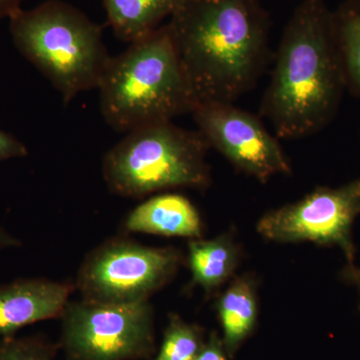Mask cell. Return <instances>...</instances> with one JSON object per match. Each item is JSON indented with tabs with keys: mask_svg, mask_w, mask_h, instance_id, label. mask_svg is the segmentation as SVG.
<instances>
[{
	"mask_svg": "<svg viewBox=\"0 0 360 360\" xmlns=\"http://www.w3.org/2000/svg\"><path fill=\"white\" fill-rule=\"evenodd\" d=\"M168 30L196 104L233 103L255 84L269 51L258 0H184Z\"/></svg>",
	"mask_w": 360,
	"mask_h": 360,
	"instance_id": "cell-1",
	"label": "cell"
},
{
	"mask_svg": "<svg viewBox=\"0 0 360 360\" xmlns=\"http://www.w3.org/2000/svg\"><path fill=\"white\" fill-rule=\"evenodd\" d=\"M345 87L333 13L323 0H302L284 30L262 115L277 139L309 136L333 120Z\"/></svg>",
	"mask_w": 360,
	"mask_h": 360,
	"instance_id": "cell-2",
	"label": "cell"
},
{
	"mask_svg": "<svg viewBox=\"0 0 360 360\" xmlns=\"http://www.w3.org/2000/svg\"><path fill=\"white\" fill-rule=\"evenodd\" d=\"M98 89L104 120L124 134L172 122L196 105L167 25L111 58Z\"/></svg>",
	"mask_w": 360,
	"mask_h": 360,
	"instance_id": "cell-3",
	"label": "cell"
},
{
	"mask_svg": "<svg viewBox=\"0 0 360 360\" xmlns=\"http://www.w3.org/2000/svg\"><path fill=\"white\" fill-rule=\"evenodd\" d=\"M16 49L58 90L65 104L80 92L98 89L111 56L103 30L77 7L47 0L11 18Z\"/></svg>",
	"mask_w": 360,
	"mask_h": 360,
	"instance_id": "cell-4",
	"label": "cell"
},
{
	"mask_svg": "<svg viewBox=\"0 0 360 360\" xmlns=\"http://www.w3.org/2000/svg\"><path fill=\"white\" fill-rule=\"evenodd\" d=\"M198 130L155 123L127 132L106 153L103 179L112 193L141 198L176 188L205 191L212 184L210 149Z\"/></svg>",
	"mask_w": 360,
	"mask_h": 360,
	"instance_id": "cell-5",
	"label": "cell"
},
{
	"mask_svg": "<svg viewBox=\"0 0 360 360\" xmlns=\"http://www.w3.org/2000/svg\"><path fill=\"white\" fill-rule=\"evenodd\" d=\"M186 262L174 246L155 248L116 236L103 241L80 265L75 290L82 300L99 304L148 302Z\"/></svg>",
	"mask_w": 360,
	"mask_h": 360,
	"instance_id": "cell-6",
	"label": "cell"
},
{
	"mask_svg": "<svg viewBox=\"0 0 360 360\" xmlns=\"http://www.w3.org/2000/svg\"><path fill=\"white\" fill-rule=\"evenodd\" d=\"M59 349L65 360H149L156 354L150 302H70L61 315Z\"/></svg>",
	"mask_w": 360,
	"mask_h": 360,
	"instance_id": "cell-7",
	"label": "cell"
},
{
	"mask_svg": "<svg viewBox=\"0 0 360 360\" xmlns=\"http://www.w3.org/2000/svg\"><path fill=\"white\" fill-rule=\"evenodd\" d=\"M359 215L357 179L338 187H317L302 200L269 210L258 220L257 231L272 243L340 248L347 264H354L352 229Z\"/></svg>",
	"mask_w": 360,
	"mask_h": 360,
	"instance_id": "cell-8",
	"label": "cell"
},
{
	"mask_svg": "<svg viewBox=\"0 0 360 360\" xmlns=\"http://www.w3.org/2000/svg\"><path fill=\"white\" fill-rule=\"evenodd\" d=\"M198 131L236 169L262 184L291 172L283 148L262 120L233 103H198L191 111Z\"/></svg>",
	"mask_w": 360,
	"mask_h": 360,
	"instance_id": "cell-9",
	"label": "cell"
},
{
	"mask_svg": "<svg viewBox=\"0 0 360 360\" xmlns=\"http://www.w3.org/2000/svg\"><path fill=\"white\" fill-rule=\"evenodd\" d=\"M75 290L70 281L41 277L0 286V336H13L30 324L60 319Z\"/></svg>",
	"mask_w": 360,
	"mask_h": 360,
	"instance_id": "cell-10",
	"label": "cell"
},
{
	"mask_svg": "<svg viewBox=\"0 0 360 360\" xmlns=\"http://www.w3.org/2000/svg\"><path fill=\"white\" fill-rule=\"evenodd\" d=\"M123 231L167 238H202L200 213L181 194L160 193L136 206L122 224Z\"/></svg>",
	"mask_w": 360,
	"mask_h": 360,
	"instance_id": "cell-11",
	"label": "cell"
},
{
	"mask_svg": "<svg viewBox=\"0 0 360 360\" xmlns=\"http://www.w3.org/2000/svg\"><path fill=\"white\" fill-rule=\"evenodd\" d=\"M243 248L233 229L210 239H191L186 264L191 270L188 290L200 288L206 300L217 297L221 288L236 276Z\"/></svg>",
	"mask_w": 360,
	"mask_h": 360,
	"instance_id": "cell-12",
	"label": "cell"
},
{
	"mask_svg": "<svg viewBox=\"0 0 360 360\" xmlns=\"http://www.w3.org/2000/svg\"><path fill=\"white\" fill-rule=\"evenodd\" d=\"M215 310L225 352L232 360L257 330L259 316L257 276L252 274L234 276L217 296Z\"/></svg>",
	"mask_w": 360,
	"mask_h": 360,
	"instance_id": "cell-13",
	"label": "cell"
},
{
	"mask_svg": "<svg viewBox=\"0 0 360 360\" xmlns=\"http://www.w3.org/2000/svg\"><path fill=\"white\" fill-rule=\"evenodd\" d=\"M115 37L131 44L158 30L184 0H101Z\"/></svg>",
	"mask_w": 360,
	"mask_h": 360,
	"instance_id": "cell-14",
	"label": "cell"
},
{
	"mask_svg": "<svg viewBox=\"0 0 360 360\" xmlns=\"http://www.w3.org/2000/svg\"><path fill=\"white\" fill-rule=\"evenodd\" d=\"M345 84L360 97V1L347 0L333 13Z\"/></svg>",
	"mask_w": 360,
	"mask_h": 360,
	"instance_id": "cell-15",
	"label": "cell"
},
{
	"mask_svg": "<svg viewBox=\"0 0 360 360\" xmlns=\"http://www.w3.org/2000/svg\"><path fill=\"white\" fill-rule=\"evenodd\" d=\"M205 329L169 314L162 342L151 360H194L206 341Z\"/></svg>",
	"mask_w": 360,
	"mask_h": 360,
	"instance_id": "cell-16",
	"label": "cell"
},
{
	"mask_svg": "<svg viewBox=\"0 0 360 360\" xmlns=\"http://www.w3.org/2000/svg\"><path fill=\"white\" fill-rule=\"evenodd\" d=\"M58 342L39 335L0 340V360H56Z\"/></svg>",
	"mask_w": 360,
	"mask_h": 360,
	"instance_id": "cell-17",
	"label": "cell"
},
{
	"mask_svg": "<svg viewBox=\"0 0 360 360\" xmlns=\"http://www.w3.org/2000/svg\"><path fill=\"white\" fill-rule=\"evenodd\" d=\"M194 360H231L225 352L219 331L212 330L208 335L202 349Z\"/></svg>",
	"mask_w": 360,
	"mask_h": 360,
	"instance_id": "cell-18",
	"label": "cell"
},
{
	"mask_svg": "<svg viewBox=\"0 0 360 360\" xmlns=\"http://www.w3.org/2000/svg\"><path fill=\"white\" fill-rule=\"evenodd\" d=\"M28 149L13 134L0 130V161L25 158Z\"/></svg>",
	"mask_w": 360,
	"mask_h": 360,
	"instance_id": "cell-19",
	"label": "cell"
},
{
	"mask_svg": "<svg viewBox=\"0 0 360 360\" xmlns=\"http://www.w3.org/2000/svg\"><path fill=\"white\" fill-rule=\"evenodd\" d=\"M341 278L345 283L352 284L359 290L360 295V267L356 266L355 264H347L340 272ZM360 310V302H359Z\"/></svg>",
	"mask_w": 360,
	"mask_h": 360,
	"instance_id": "cell-20",
	"label": "cell"
},
{
	"mask_svg": "<svg viewBox=\"0 0 360 360\" xmlns=\"http://www.w3.org/2000/svg\"><path fill=\"white\" fill-rule=\"evenodd\" d=\"M23 0H0V20L11 18L14 13L21 9V2Z\"/></svg>",
	"mask_w": 360,
	"mask_h": 360,
	"instance_id": "cell-21",
	"label": "cell"
},
{
	"mask_svg": "<svg viewBox=\"0 0 360 360\" xmlns=\"http://www.w3.org/2000/svg\"><path fill=\"white\" fill-rule=\"evenodd\" d=\"M22 245L20 239L14 238L4 227L0 226V250L11 248H20Z\"/></svg>",
	"mask_w": 360,
	"mask_h": 360,
	"instance_id": "cell-22",
	"label": "cell"
},
{
	"mask_svg": "<svg viewBox=\"0 0 360 360\" xmlns=\"http://www.w3.org/2000/svg\"><path fill=\"white\" fill-rule=\"evenodd\" d=\"M359 1H360V0H359Z\"/></svg>",
	"mask_w": 360,
	"mask_h": 360,
	"instance_id": "cell-23",
	"label": "cell"
}]
</instances>
